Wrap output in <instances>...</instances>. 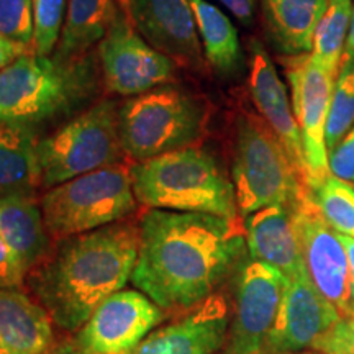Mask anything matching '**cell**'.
I'll return each instance as SVG.
<instances>
[{"label":"cell","mask_w":354,"mask_h":354,"mask_svg":"<svg viewBox=\"0 0 354 354\" xmlns=\"http://www.w3.org/2000/svg\"><path fill=\"white\" fill-rule=\"evenodd\" d=\"M138 225L130 281L165 312H187L214 295L248 250L240 218L149 209Z\"/></svg>","instance_id":"cell-1"},{"label":"cell","mask_w":354,"mask_h":354,"mask_svg":"<svg viewBox=\"0 0 354 354\" xmlns=\"http://www.w3.org/2000/svg\"><path fill=\"white\" fill-rule=\"evenodd\" d=\"M140 248V225L117 221L63 238L28 272L30 287L53 323L79 331L105 299L131 279Z\"/></svg>","instance_id":"cell-2"},{"label":"cell","mask_w":354,"mask_h":354,"mask_svg":"<svg viewBox=\"0 0 354 354\" xmlns=\"http://www.w3.org/2000/svg\"><path fill=\"white\" fill-rule=\"evenodd\" d=\"M97 87L99 73L91 55L59 59L26 53L0 71V125L37 131L77 112Z\"/></svg>","instance_id":"cell-3"},{"label":"cell","mask_w":354,"mask_h":354,"mask_svg":"<svg viewBox=\"0 0 354 354\" xmlns=\"http://www.w3.org/2000/svg\"><path fill=\"white\" fill-rule=\"evenodd\" d=\"M136 202L146 209L238 218L234 185L209 151L196 146L130 167Z\"/></svg>","instance_id":"cell-4"},{"label":"cell","mask_w":354,"mask_h":354,"mask_svg":"<svg viewBox=\"0 0 354 354\" xmlns=\"http://www.w3.org/2000/svg\"><path fill=\"white\" fill-rule=\"evenodd\" d=\"M232 172L243 218L271 205L295 209L310 196V189L276 133L251 112H241L236 118Z\"/></svg>","instance_id":"cell-5"},{"label":"cell","mask_w":354,"mask_h":354,"mask_svg":"<svg viewBox=\"0 0 354 354\" xmlns=\"http://www.w3.org/2000/svg\"><path fill=\"white\" fill-rule=\"evenodd\" d=\"M209 104L176 86H159L128 99L118 110L125 154L136 162L189 148L205 133Z\"/></svg>","instance_id":"cell-6"},{"label":"cell","mask_w":354,"mask_h":354,"mask_svg":"<svg viewBox=\"0 0 354 354\" xmlns=\"http://www.w3.org/2000/svg\"><path fill=\"white\" fill-rule=\"evenodd\" d=\"M136 203L130 167L117 165L51 187L41 198V210L51 236L63 240L122 221Z\"/></svg>","instance_id":"cell-7"},{"label":"cell","mask_w":354,"mask_h":354,"mask_svg":"<svg viewBox=\"0 0 354 354\" xmlns=\"http://www.w3.org/2000/svg\"><path fill=\"white\" fill-rule=\"evenodd\" d=\"M118 107L102 100L38 141L41 185L51 189L74 177L120 165L123 146Z\"/></svg>","instance_id":"cell-8"},{"label":"cell","mask_w":354,"mask_h":354,"mask_svg":"<svg viewBox=\"0 0 354 354\" xmlns=\"http://www.w3.org/2000/svg\"><path fill=\"white\" fill-rule=\"evenodd\" d=\"M234 276L233 315L220 354H266L287 279L251 258L243 259Z\"/></svg>","instance_id":"cell-9"},{"label":"cell","mask_w":354,"mask_h":354,"mask_svg":"<svg viewBox=\"0 0 354 354\" xmlns=\"http://www.w3.org/2000/svg\"><path fill=\"white\" fill-rule=\"evenodd\" d=\"M99 56L105 86L115 94L135 97L174 81L176 63L141 37L130 13H115Z\"/></svg>","instance_id":"cell-10"},{"label":"cell","mask_w":354,"mask_h":354,"mask_svg":"<svg viewBox=\"0 0 354 354\" xmlns=\"http://www.w3.org/2000/svg\"><path fill=\"white\" fill-rule=\"evenodd\" d=\"M290 86V102L302 135L308 167V189L318 187L330 174L325 131L336 76L318 66L310 53L282 59Z\"/></svg>","instance_id":"cell-11"},{"label":"cell","mask_w":354,"mask_h":354,"mask_svg":"<svg viewBox=\"0 0 354 354\" xmlns=\"http://www.w3.org/2000/svg\"><path fill=\"white\" fill-rule=\"evenodd\" d=\"M165 317L141 290H118L92 312L74 339L87 354H131Z\"/></svg>","instance_id":"cell-12"},{"label":"cell","mask_w":354,"mask_h":354,"mask_svg":"<svg viewBox=\"0 0 354 354\" xmlns=\"http://www.w3.org/2000/svg\"><path fill=\"white\" fill-rule=\"evenodd\" d=\"M294 218L310 281L323 297L338 308L342 318L353 317L348 256L338 232L323 220L312 201V194L295 207Z\"/></svg>","instance_id":"cell-13"},{"label":"cell","mask_w":354,"mask_h":354,"mask_svg":"<svg viewBox=\"0 0 354 354\" xmlns=\"http://www.w3.org/2000/svg\"><path fill=\"white\" fill-rule=\"evenodd\" d=\"M339 318L338 308L317 290L308 274L287 281L266 354H294L313 348Z\"/></svg>","instance_id":"cell-14"},{"label":"cell","mask_w":354,"mask_h":354,"mask_svg":"<svg viewBox=\"0 0 354 354\" xmlns=\"http://www.w3.org/2000/svg\"><path fill=\"white\" fill-rule=\"evenodd\" d=\"M131 21L154 50L176 64L202 68V44L189 0H128Z\"/></svg>","instance_id":"cell-15"},{"label":"cell","mask_w":354,"mask_h":354,"mask_svg":"<svg viewBox=\"0 0 354 354\" xmlns=\"http://www.w3.org/2000/svg\"><path fill=\"white\" fill-rule=\"evenodd\" d=\"M228 326L227 299L215 292L185 315L153 330L131 354H220Z\"/></svg>","instance_id":"cell-16"},{"label":"cell","mask_w":354,"mask_h":354,"mask_svg":"<svg viewBox=\"0 0 354 354\" xmlns=\"http://www.w3.org/2000/svg\"><path fill=\"white\" fill-rule=\"evenodd\" d=\"M250 94L261 118L276 133L292 162L308 187V167L300 128L295 120L292 102L284 82L279 77L276 66L258 41L251 43L250 57Z\"/></svg>","instance_id":"cell-17"},{"label":"cell","mask_w":354,"mask_h":354,"mask_svg":"<svg viewBox=\"0 0 354 354\" xmlns=\"http://www.w3.org/2000/svg\"><path fill=\"white\" fill-rule=\"evenodd\" d=\"M245 238L250 258L276 268L287 281L308 274L292 207L271 205L248 215Z\"/></svg>","instance_id":"cell-18"},{"label":"cell","mask_w":354,"mask_h":354,"mask_svg":"<svg viewBox=\"0 0 354 354\" xmlns=\"http://www.w3.org/2000/svg\"><path fill=\"white\" fill-rule=\"evenodd\" d=\"M0 238L10 248L26 276L50 253V232L33 196L0 194Z\"/></svg>","instance_id":"cell-19"},{"label":"cell","mask_w":354,"mask_h":354,"mask_svg":"<svg viewBox=\"0 0 354 354\" xmlns=\"http://www.w3.org/2000/svg\"><path fill=\"white\" fill-rule=\"evenodd\" d=\"M51 317L17 289H0V336L13 354H44L55 344Z\"/></svg>","instance_id":"cell-20"},{"label":"cell","mask_w":354,"mask_h":354,"mask_svg":"<svg viewBox=\"0 0 354 354\" xmlns=\"http://www.w3.org/2000/svg\"><path fill=\"white\" fill-rule=\"evenodd\" d=\"M331 0H261L266 25L286 55H304L313 46V33Z\"/></svg>","instance_id":"cell-21"},{"label":"cell","mask_w":354,"mask_h":354,"mask_svg":"<svg viewBox=\"0 0 354 354\" xmlns=\"http://www.w3.org/2000/svg\"><path fill=\"white\" fill-rule=\"evenodd\" d=\"M37 131L0 125V194L35 196L41 184Z\"/></svg>","instance_id":"cell-22"},{"label":"cell","mask_w":354,"mask_h":354,"mask_svg":"<svg viewBox=\"0 0 354 354\" xmlns=\"http://www.w3.org/2000/svg\"><path fill=\"white\" fill-rule=\"evenodd\" d=\"M115 13L113 0H69L55 56L59 59L86 56L107 35Z\"/></svg>","instance_id":"cell-23"},{"label":"cell","mask_w":354,"mask_h":354,"mask_svg":"<svg viewBox=\"0 0 354 354\" xmlns=\"http://www.w3.org/2000/svg\"><path fill=\"white\" fill-rule=\"evenodd\" d=\"M207 61L220 73H232L241 59L238 32L220 8L207 0H189Z\"/></svg>","instance_id":"cell-24"},{"label":"cell","mask_w":354,"mask_h":354,"mask_svg":"<svg viewBox=\"0 0 354 354\" xmlns=\"http://www.w3.org/2000/svg\"><path fill=\"white\" fill-rule=\"evenodd\" d=\"M353 0H331L313 33L310 55L318 66L338 77L353 17Z\"/></svg>","instance_id":"cell-25"},{"label":"cell","mask_w":354,"mask_h":354,"mask_svg":"<svg viewBox=\"0 0 354 354\" xmlns=\"http://www.w3.org/2000/svg\"><path fill=\"white\" fill-rule=\"evenodd\" d=\"M312 201L320 212L323 220L335 232L354 238V187L346 180L333 174L310 190Z\"/></svg>","instance_id":"cell-26"},{"label":"cell","mask_w":354,"mask_h":354,"mask_svg":"<svg viewBox=\"0 0 354 354\" xmlns=\"http://www.w3.org/2000/svg\"><path fill=\"white\" fill-rule=\"evenodd\" d=\"M354 125V61L339 68L326 120L325 143L330 153Z\"/></svg>","instance_id":"cell-27"},{"label":"cell","mask_w":354,"mask_h":354,"mask_svg":"<svg viewBox=\"0 0 354 354\" xmlns=\"http://www.w3.org/2000/svg\"><path fill=\"white\" fill-rule=\"evenodd\" d=\"M68 0H33V51L50 56L59 41Z\"/></svg>","instance_id":"cell-28"},{"label":"cell","mask_w":354,"mask_h":354,"mask_svg":"<svg viewBox=\"0 0 354 354\" xmlns=\"http://www.w3.org/2000/svg\"><path fill=\"white\" fill-rule=\"evenodd\" d=\"M33 26V0H0V37L30 46Z\"/></svg>","instance_id":"cell-29"},{"label":"cell","mask_w":354,"mask_h":354,"mask_svg":"<svg viewBox=\"0 0 354 354\" xmlns=\"http://www.w3.org/2000/svg\"><path fill=\"white\" fill-rule=\"evenodd\" d=\"M322 354H354V317H343L313 344Z\"/></svg>","instance_id":"cell-30"},{"label":"cell","mask_w":354,"mask_h":354,"mask_svg":"<svg viewBox=\"0 0 354 354\" xmlns=\"http://www.w3.org/2000/svg\"><path fill=\"white\" fill-rule=\"evenodd\" d=\"M330 174L354 184V125L328 156Z\"/></svg>","instance_id":"cell-31"},{"label":"cell","mask_w":354,"mask_h":354,"mask_svg":"<svg viewBox=\"0 0 354 354\" xmlns=\"http://www.w3.org/2000/svg\"><path fill=\"white\" fill-rule=\"evenodd\" d=\"M25 277L24 266L0 238V289H19Z\"/></svg>","instance_id":"cell-32"},{"label":"cell","mask_w":354,"mask_h":354,"mask_svg":"<svg viewBox=\"0 0 354 354\" xmlns=\"http://www.w3.org/2000/svg\"><path fill=\"white\" fill-rule=\"evenodd\" d=\"M28 51H30V46L13 43L10 39L0 37V71L7 68L8 64H12L17 57L26 55Z\"/></svg>","instance_id":"cell-33"},{"label":"cell","mask_w":354,"mask_h":354,"mask_svg":"<svg viewBox=\"0 0 354 354\" xmlns=\"http://www.w3.org/2000/svg\"><path fill=\"white\" fill-rule=\"evenodd\" d=\"M220 2L241 21H250L253 17L254 0H220Z\"/></svg>","instance_id":"cell-34"},{"label":"cell","mask_w":354,"mask_h":354,"mask_svg":"<svg viewBox=\"0 0 354 354\" xmlns=\"http://www.w3.org/2000/svg\"><path fill=\"white\" fill-rule=\"evenodd\" d=\"M338 234H339V241L343 243L344 250H346L348 266H349V287H351V295L354 302V238L346 236V234H342V233Z\"/></svg>","instance_id":"cell-35"},{"label":"cell","mask_w":354,"mask_h":354,"mask_svg":"<svg viewBox=\"0 0 354 354\" xmlns=\"http://www.w3.org/2000/svg\"><path fill=\"white\" fill-rule=\"evenodd\" d=\"M44 354H87V353L79 346L76 339H71V342H63L57 344L55 343Z\"/></svg>","instance_id":"cell-36"},{"label":"cell","mask_w":354,"mask_h":354,"mask_svg":"<svg viewBox=\"0 0 354 354\" xmlns=\"http://www.w3.org/2000/svg\"><path fill=\"white\" fill-rule=\"evenodd\" d=\"M354 61V8H353V17H351V25H349V32L346 38V44H344V51L342 56V63H339V68L344 64L351 63Z\"/></svg>","instance_id":"cell-37"},{"label":"cell","mask_w":354,"mask_h":354,"mask_svg":"<svg viewBox=\"0 0 354 354\" xmlns=\"http://www.w3.org/2000/svg\"><path fill=\"white\" fill-rule=\"evenodd\" d=\"M0 354H13L10 349H8L6 342L2 339V336H0Z\"/></svg>","instance_id":"cell-38"},{"label":"cell","mask_w":354,"mask_h":354,"mask_svg":"<svg viewBox=\"0 0 354 354\" xmlns=\"http://www.w3.org/2000/svg\"><path fill=\"white\" fill-rule=\"evenodd\" d=\"M308 354H312V353H308Z\"/></svg>","instance_id":"cell-39"},{"label":"cell","mask_w":354,"mask_h":354,"mask_svg":"<svg viewBox=\"0 0 354 354\" xmlns=\"http://www.w3.org/2000/svg\"><path fill=\"white\" fill-rule=\"evenodd\" d=\"M353 317H354V315H353Z\"/></svg>","instance_id":"cell-40"}]
</instances>
